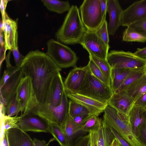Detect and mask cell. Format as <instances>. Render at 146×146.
I'll list each match as a JSON object with an SVG mask.
<instances>
[{
	"label": "cell",
	"instance_id": "8992f818",
	"mask_svg": "<svg viewBox=\"0 0 146 146\" xmlns=\"http://www.w3.org/2000/svg\"><path fill=\"white\" fill-rule=\"evenodd\" d=\"M24 77L20 66L6 68L0 80L1 104L6 107L9 101L16 93L18 87Z\"/></svg>",
	"mask_w": 146,
	"mask_h": 146
},
{
	"label": "cell",
	"instance_id": "d4e9b609",
	"mask_svg": "<svg viewBox=\"0 0 146 146\" xmlns=\"http://www.w3.org/2000/svg\"><path fill=\"white\" fill-rule=\"evenodd\" d=\"M115 138L109 127L102 119L99 129L98 146H111Z\"/></svg>",
	"mask_w": 146,
	"mask_h": 146
},
{
	"label": "cell",
	"instance_id": "681fc988",
	"mask_svg": "<svg viewBox=\"0 0 146 146\" xmlns=\"http://www.w3.org/2000/svg\"><path fill=\"white\" fill-rule=\"evenodd\" d=\"M3 146H10L7 136V130L4 129L2 137Z\"/></svg>",
	"mask_w": 146,
	"mask_h": 146
},
{
	"label": "cell",
	"instance_id": "f6af8a7d",
	"mask_svg": "<svg viewBox=\"0 0 146 146\" xmlns=\"http://www.w3.org/2000/svg\"><path fill=\"white\" fill-rule=\"evenodd\" d=\"M134 53L139 58L146 60V47L142 48H137Z\"/></svg>",
	"mask_w": 146,
	"mask_h": 146
},
{
	"label": "cell",
	"instance_id": "603a6c76",
	"mask_svg": "<svg viewBox=\"0 0 146 146\" xmlns=\"http://www.w3.org/2000/svg\"><path fill=\"white\" fill-rule=\"evenodd\" d=\"M62 128L71 146L78 139L76 137L78 134L82 132L75 124L73 118L69 115Z\"/></svg>",
	"mask_w": 146,
	"mask_h": 146
},
{
	"label": "cell",
	"instance_id": "30bf717a",
	"mask_svg": "<svg viewBox=\"0 0 146 146\" xmlns=\"http://www.w3.org/2000/svg\"><path fill=\"white\" fill-rule=\"evenodd\" d=\"M19 127L26 132H49L50 122L37 113L31 110L21 114Z\"/></svg>",
	"mask_w": 146,
	"mask_h": 146
},
{
	"label": "cell",
	"instance_id": "4fadbf2b",
	"mask_svg": "<svg viewBox=\"0 0 146 146\" xmlns=\"http://www.w3.org/2000/svg\"><path fill=\"white\" fill-rule=\"evenodd\" d=\"M2 20L6 51L18 48L17 21L11 19L6 13Z\"/></svg>",
	"mask_w": 146,
	"mask_h": 146
},
{
	"label": "cell",
	"instance_id": "7c38bea8",
	"mask_svg": "<svg viewBox=\"0 0 146 146\" xmlns=\"http://www.w3.org/2000/svg\"><path fill=\"white\" fill-rule=\"evenodd\" d=\"M146 18V0L135 2L125 9L122 14L121 25L127 27Z\"/></svg>",
	"mask_w": 146,
	"mask_h": 146
},
{
	"label": "cell",
	"instance_id": "2e32d148",
	"mask_svg": "<svg viewBox=\"0 0 146 146\" xmlns=\"http://www.w3.org/2000/svg\"><path fill=\"white\" fill-rule=\"evenodd\" d=\"M134 101L126 91L113 92L108 104L119 112L128 115L133 106Z\"/></svg>",
	"mask_w": 146,
	"mask_h": 146
},
{
	"label": "cell",
	"instance_id": "b9f144b4",
	"mask_svg": "<svg viewBox=\"0 0 146 146\" xmlns=\"http://www.w3.org/2000/svg\"><path fill=\"white\" fill-rule=\"evenodd\" d=\"M91 115H92L90 114H84L78 116L73 118L75 124L80 130L81 126L86 120Z\"/></svg>",
	"mask_w": 146,
	"mask_h": 146
},
{
	"label": "cell",
	"instance_id": "ba28073f",
	"mask_svg": "<svg viewBox=\"0 0 146 146\" xmlns=\"http://www.w3.org/2000/svg\"><path fill=\"white\" fill-rule=\"evenodd\" d=\"M79 10L82 22L89 31H96L106 18L102 16L100 0H84Z\"/></svg>",
	"mask_w": 146,
	"mask_h": 146
},
{
	"label": "cell",
	"instance_id": "e575fe53",
	"mask_svg": "<svg viewBox=\"0 0 146 146\" xmlns=\"http://www.w3.org/2000/svg\"><path fill=\"white\" fill-rule=\"evenodd\" d=\"M1 117L4 129L7 130L10 128L19 127L20 116L17 115L14 116L9 117L5 115Z\"/></svg>",
	"mask_w": 146,
	"mask_h": 146
},
{
	"label": "cell",
	"instance_id": "9c48e42d",
	"mask_svg": "<svg viewBox=\"0 0 146 146\" xmlns=\"http://www.w3.org/2000/svg\"><path fill=\"white\" fill-rule=\"evenodd\" d=\"M107 60L111 68L130 70L146 68V60L129 51L111 50L108 53Z\"/></svg>",
	"mask_w": 146,
	"mask_h": 146
},
{
	"label": "cell",
	"instance_id": "d6a6232c",
	"mask_svg": "<svg viewBox=\"0 0 146 146\" xmlns=\"http://www.w3.org/2000/svg\"><path fill=\"white\" fill-rule=\"evenodd\" d=\"M6 109L7 115L9 117L17 115L21 111V105L17 98L16 93L8 102Z\"/></svg>",
	"mask_w": 146,
	"mask_h": 146
},
{
	"label": "cell",
	"instance_id": "ac0fdd59",
	"mask_svg": "<svg viewBox=\"0 0 146 146\" xmlns=\"http://www.w3.org/2000/svg\"><path fill=\"white\" fill-rule=\"evenodd\" d=\"M66 94L68 98L70 100L79 103L86 107L92 115L99 116L101 113L104 112L107 105L78 93H66Z\"/></svg>",
	"mask_w": 146,
	"mask_h": 146
},
{
	"label": "cell",
	"instance_id": "cb8c5ba5",
	"mask_svg": "<svg viewBox=\"0 0 146 146\" xmlns=\"http://www.w3.org/2000/svg\"><path fill=\"white\" fill-rule=\"evenodd\" d=\"M125 91L134 102L146 92V74L129 87Z\"/></svg>",
	"mask_w": 146,
	"mask_h": 146
},
{
	"label": "cell",
	"instance_id": "9a60e30c",
	"mask_svg": "<svg viewBox=\"0 0 146 146\" xmlns=\"http://www.w3.org/2000/svg\"><path fill=\"white\" fill-rule=\"evenodd\" d=\"M16 94L21 106V114L26 112L31 103L35 98L30 78L25 76L17 89Z\"/></svg>",
	"mask_w": 146,
	"mask_h": 146
},
{
	"label": "cell",
	"instance_id": "bcb514c9",
	"mask_svg": "<svg viewBox=\"0 0 146 146\" xmlns=\"http://www.w3.org/2000/svg\"><path fill=\"white\" fill-rule=\"evenodd\" d=\"M54 138L50 139L48 143H46L44 140H40L36 138H34L33 139L34 146H48L50 142L55 140Z\"/></svg>",
	"mask_w": 146,
	"mask_h": 146
},
{
	"label": "cell",
	"instance_id": "f5cc1de1",
	"mask_svg": "<svg viewBox=\"0 0 146 146\" xmlns=\"http://www.w3.org/2000/svg\"><path fill=\"white\" fill-rule=\"evenodd\" d=\"M119 146H122L119 143Z\"/></svg>",
	"mask_w": 146,
	"mask_h": 146
},
{
	"label": "cell",
	"instance_id": "7402d4cb",
	"mask_svg": "<svg viewBox=\"0 0 146 146\" xmlns=\"http://www.w3.org/2000/svg\"><path fill=\"white\" fill-rule=\"evenodd\" d=\"M132 70L123 68H111V84L113 92L118 90Z\"/></svg>",
	"mask_w": 146,
	"mask_h": 146
},
{
	"label": "cell",
	"instance_id": "60d3db41",
	"mask_svg": "<svg viewBox=\"0 0 146 146\" xmlns=\"http://www.w3.org/2000/svg\"><path fill=\"white\" fill-rule=\"evenodd\" d=\"M11 51L14 56L16 66H20L25 58V56L20 54L18 48L13 50Z\"/></svg>",
	"mask_w": 146,
	"mask_h": 146
},
{
	"label": "cell",
	"instance_id": "7dc6e473",
	"mask_svg": "<svg viewBox=\"0 0 146 146\" xmlns=\"http://www.w3.org/2000/svg\"><path fill=\"white\" fill-rule=\"evenodd\" d=\"M100 1L102 16L104 19L106 18L107 9V0H100Z\"/></svg>",
	"mask_w": 146,
	"mask_h": 146
},
{
	"label": "cell",
	"instance_id": "74e56055",
	"mask_svg": "<svg viewBox=\"0 0 146 146\" xmlns=\"http://www.w3.org/2000/svg\"><path fill=\"white\" fill-rule=\"evenodd\" d=\"M138 140L143 146H146V110L144 122L139 130Z\"/></svg>",
	"mask_w": 146,
	"mask_h": 146
},
{
	"label": "cell",
	"instance_id": "4316f807",
	"mask_svg": "<svg viewBox=\"0 0 146 146\" xmlns=\"http://www.w3.org/2000/svg\"><path fill=\"white\" fill-rule=\"evenodd\" d=\"M146 74V68L132 70L115 92L125 91L129 87Z\"/></svg>",
	"mask_w": 146,
	"mask_h": 146
},
{
	"label": "cell",
	"instance_id": "1f68e13d",
	"mask_svg": "<svg viewBox=\"0 0 146 146\" xmlns=\"http://www.w3.org/2000/svg\"><path fill=\"white\" fill-rule=\"evenodd\" d=\"M69 116L72 118L84 114L91 115L86 107L71 100L69 101Z\"/></svg>",
	"mask_w": 146,
	"mask_h": 146
},
{
	"label": "cell",
	"instance_id": "f35d334b",
	"mask_svg": "<svg viewBox=\"0 0 146 146\" xmlns=\"http://www.w3.org/2000/svg\"><path fill=\"white\" fill-rule=\"evenodd\" d=\"M100 126L88 132L90 135V146H98Z\"/></svg>",
	"mask_w": 146,
	"mask_h": 146
},
{
	"label": "cell",
	"instance_id": "6da1fadb",
	"mask_svg": "<svg viewBox=\"0 0 146 146\" xmlns=\"http://www.w3.org/2000/svg\"><path fill=\"white\" fill-rule=\"evenodd\" d=\"M20 66L25 76L31 79L37 102L46 104L52 81L61 68L46 53L38 50L29 52Z\"/></svg>",
	"mask_w": 146,
	"mask_h": 146
},
{
	"label": "cell",
	"instance_id": "f1b7e54d",
	"mask_svg": "<svg viewBox=\"0 0 146 146\" xmlns=\"http://www.w3.org/2000/svg\"><path fill=\"white\" fill-rule=\"evenodd\" d=\"M89 59L93 61L105 76L111 83V68L107 60L100 58L90 54H89Z\"/></svg>",
	"mask_w": 146,
	"mask_h": 146
},
{
	"label": "cell",
	"instance_id": "7a4b0ae2",
	"mask_svg": "<svg viewBox=\"0 0 146 146\" xmlns=\"http://www.w3.org/2000/svg\"><path fill=\"white\" fill-rule=\"evenodd\" d=\"M79 11L76 6H71L62 25L55 33V37L58 41L67 44H80L86 29Z\"/></svg>",
	"mask_w": 146,
	"mask_h": 146
},
{
	"label": "cell",
	"instance_id": "7bdbcfd3",
	"mask_svg": "<svg viewBox=\"0 0 146 146\" xmlns=\"http://www.w3.org/2000/svg\"><path fill=\"white\" fill-rule=\"evenodd\" d=\"M133 105L146 110V92L134 102Z\"/></svg>",
	"mask_w": 146,
	"mask_h": 146
},
{
	"label": "cell",
	"instance_id": "83f0119b",
	"mask_svg": "<svg viewBox=\"0 0 146 146\" xmlns=\"http://www.w3.org/2000/svg\"><path fill=\"white\" fill-rule=\"evenodd\" d=\"M49 132L52 134L60 146H71L62 128L58 125L50 123Z\"/></svg>",
	"mask_w": 146,
	"mask_h": 146
},
{
	"label": "cell",
	"instance_id": "4dcf8cb0",
	"mask_svg": "<svg viewBox=\"0 0 146 146\" xmlns=\"http://www.w3.org/2000/svg\"><path fill=\"white\" fill-rule=\"evenodd\" d=\"M122 40L144 43L146 42V37L127 27L123 32Z\"/></svg>",
	"mask_w": 146,
	"mask_h": 146
},
{
	"label": "cell",
	"instance_id": "277c9868",
	"mask_svg": "<svg viewBox=\"0 0 146 146\" xmlns=\"http://www.w3.org/2000/svg\"><path fill=\"white\" fill-rule=\"evenodd\" d=\"M65 89L62 102L56 106L48 103L39 104L35 98L31 103L27 111L31 110L35 112L49 122L56 124L62 127L69 116V101Z\"/></svg>",
	"mask_w": 146,
	"mask_h": 146
},
{
	"label": "cell",
	"instance_id": "d6986e66",
	"mask_svg": "<svg viewBox=\"0 0 146 146\" xmlns=\"http://www.w3.org/2000/svg\"><path fill=\"white\" fill-rule=\"evenodd\" d=\"M64 90V82L60 72L54 77L52 81L47 103L54 106L59 105L62 102Z\"/></svg>",
	"mask_w": 146,
	"mask_h": 146
},
{
	"label": "cell",
	"instance_id": "e0dca14e",
	"mask_svg": "<svg viewBox=\"0 0 146 146\" xmlns=\"http://www.w3.org/2000/svg\"><path fill=\"white\" fill-rule=\"evenodd\" d=\"M107 12L109 15L108 25L109 35H114L121 25V20L123 10L117 0H107Z\"/></svg>",
	"mask_w": 146,
	"mask_h": 146
},
{
	"label": "cell",
	"instance_id": "5b68a950",
	"mask_svg": "<svg viewBox=\"0 0 146 146\" xmlns=\"http://www.w3.org/2000/svg\"><path fill=\"white\" fill-rule=\"evenodd\" d=\"M113 93L111 87L95 77L88 67L84 80L76 93L108 104Z\"/></svg>",
	"mask_w": 146,
	"mask_h": 146
},
{
	"label": "cell",
	"instance_id": "5bb4252c",
	"mask_svg": "<svg viewBox=\"0 0 146 146\" xmlns=\"http://www.w3.org/2000/svg\"><path fill=\"white\" fill-rule=\"evenodd\" d=\"M88 68L87 64L83 67H76L70 71L64 82L66 93H77L84 80Z\"/></svg>",
	"mask_w": 146,
	"mask_h": 146
},
{
	"label": "cell",
	"instance_id": "44dd1931",
	"mask_svg": "<svg viewBox=\"0 0 146 146\" xmlns=\"http://www.w3.org/2000/svg\"><path fill=\"white\" fill-rule=\"evenodd\" d=\"M146 110L133 105L128 115L132 133L137 139L140 129L144 122Z\"/></svg>",
	"mask_w": 146,
	"mask_h": 146
},
{
	"label": "cell",
	"instance_id": "f907efd6",
	"mask_svg": "<svg viewBox=\"0 0 146 146\" xmlns=\"http://www.w3.org/2000/svg\"><path fill=\"white\" fill-rule=\"evenodd\" d=\"M111 146H119V143L115 138L113 140Z\"/></svg>",
	"mask_w": 146,
	"mask_h": 146
},
{
	"label": "cell",
	"instance_id": "52a82bcc",
	"mask_svg": "<svg viewBox=\"0 0 146 146\" xmlns=\"http://www.w3.org/2000/svg\"><path fill=\"white\" fill-rule=\"evenodd\" d=\"M47 46L46 53L59 68L76 67L78 58L70 48L53 38L48 41Z\"/></svg>",
	"mask_w": 146,
	"mask_h": 146
},
{
	"label": "cell",
	"instance_id": "ffe728a7",
	"mask_svg": "<svg viewBox=\"0 0 146 146\" xmlns=\"http://www.w3.org/2000/svg\"><path fill=\"white\" fill-rule=\"evenodd\" d=\"M7 131L10 146H34L29 135L19 127L9 129Z\"/></svg>",
	"mask_w": 146,
	"mask_h": 146
},
{
	"label": "cell",
	"instance_id": "d590c367",
	"mask_svg": "<svg viewBox=\"0 0 146 146\" xmlns=\"http://www.w3.org/2000/svg\"><path fill=\"white\" fill-rule=\"evenodd\" d=\"M96 32L105 44L109 46L108 23L106 18L104 19L101 25Z\"/></svg>",
	"mask_w": 146,
	"mask_h": 146
},
{
	"label": "cell",
	"instance_id": "ee69618b",
	"mask_svg": "<svg viewBox=\"0 0 146 146\" xmlns=\"http://www.w3.org/2000/svg\"><path fill=\"white\" fill-rule=\"evenodd\" d=\"M108 127L122 146H131L127 141L120 137L112 127L109 126Z\"/></svg>",
	"mask_w": 146,
	"mask_h": 146
},
{
	"label": "cell",
	"instance_id": "3957f363",
	"mask_svg": "<svg viewBox=\"0 0 146 146\" xmlns=\"http://www.w3.org/2000/svg\"><path fill=\"white\" fill-rule=\"evenodd\" d=\"M103 120L112 127L131 146H143L133 134L128 115L119 112L107 104L105 108Z\"/></svg>",
	"mask_w": 146,
	"mask_h": 146
},
{
	"label": "cell",
	"instance_id": "c3c4849f",
	"mask_svg": "<svg viewBox=\"0 0 146 146\" xmlns=\"http://www.w3.org/2000/svg\"><path fill=\"white\" fill-rule=\"evenodd\" d=\"M9 1L7 0H1L0 10L3 18L6 12L5 11L7 3Z\"/></svg>",
	"mask_w": 146,
	"mask_h": 146
},
{
	"label": "cell",
	"instance_id": "836d02e7",
	"mask_svg": "<svg viewBox=\"0 0 146 146\" xmlns=\"http://www.w3.org/2000/svg\"><path fill=\"white\" fill-rule=\"evenodd\" d=\"M89 59L87 64L91 72L98 79L105 84L111 86V83L105 76L98 66L92 60Z\"/></svg>",
	"mask_w": 146,
	"mask_h": 146
},
{
	"label": "cell",
	"instance_id": "484cf974",
	"mask_svg": "<svg viewBox=\"0 0 146 146\" xmlns=\"http://www.w3.org/2000/svg\"><path fill=\"white\" fill-rule=\"evenodd\" d=\"M41 1L48 10L58 14L68 11L71 7L68 1L42 0Z\"/></svg>",
	"mask_w": 146,
	"mask_h": 146
},
{
	"label": "cell",
	"instance_id": "8fae6325",
	"mask_svg": "<svg viewBox=\"0 0 146 146\" xmlns=\"http://www.w3.org/2000/svg\"><path fill=\"white\" fill-rule=\"evenodd\" d=\"M80 44L89 54L107 60L110 47L105 44L96 31L86 30Z\"/></svg>",
	"mask_w": 146,
	"mask_h": 146
},
{
	"label": "cell",
	"instance_id": "f546056e",
	"mask_svg": "<svg viewBox=\"0 0 146 146\" xmlns=\"http://www.w3.org/2000/svg\"><path fill=\"white\" fill-rule=\"evenodd\" d=\"M102 119L98 115H90L86 120L81 126L80 131L82 132H89L99 127L102 122Z\"/></svg>",
	"mask_w": 146,
	"mask_h": 146
},
{
	"label": "cell",
	"instance_id": "816d5d0a",
	"mask_svg": "<svg viewBox=\"0 0 146 146\" xmlns=\"http://www.w3.org/2000/svg\"><path fill=\"white\" fill-rule=\"evenodd\" d=\"M87 146H90V141H89Z\"/></svg>",
	"mask_w": 146,
	"mask_h": 146
},
{
	"label": "cell",
	"instance_id": "ab89813d",
	"mask_svg": "<svg viewBox=\"0 0 146 146\" xmlns=\"http://www.w3.org/2000/svg\"><path fill=\"white\" fill-rule=\"evenodd\" d=\"M90 139L89 133L87 135L80 137L75 141L72 146H87Z\"/></svg>",
	"mask_w": 146,
	"mask_h": 146
},
{
	"label": "cell",
	"instance_id": "8d00e7d4",
	"mask_svg": "<svg viewBox=\"0 0 146 146\" xmlns=\"http://www.w3.org/2000/svg\"><path fill=\"white\" fill-rule=\"evenodd\" d=\"M127 27L146 37V18L134 23Z\"/></svg>",
	"mask_w": 146,
	"mask_h": 146
}]
</instances>
